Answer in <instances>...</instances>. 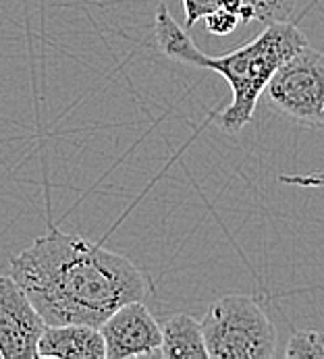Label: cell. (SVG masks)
I'll use <instances>...</instances> for the list:
<instances>
[{
  "mask_svg": "<svg viewBox=\"0 0 324 359\" xmlns=\"http://www.w3.org/2000/svg\"><path fill=\"white\" fill-rule=\"evenodd\" d=\"M304 46H308V38L295 23L276 21L269 23L264 32L245 46L222 56H208L191 42L179 62L210 69L227 79L233 100L218 116V127L224 133L239 135L254 118L256 106L274 71Z\"/></svg>",
  "mask_w": 324,
  "mask_h": 359,
  "instance_id": "7a4b0ae2",
  "label": "cell"
},
{
  "mask_svg": "<svg viewBox=\"0 0 324 359\" xmlns=\"http://www.w3.org/2000/svg\"><path fill=\"white\" fill-rule=\"evenodd\" d=\"M98 328L104 339L107 359H162L161 324L144 302L123 304Z\"/></svg>",
  "mask_w": 324,
  "mask_h": 359,
  "instance_id": "8992f818",
  "label": "cell"
},
{
  "mask_svg": "<svg viewBox=\"0 0 324 359\" xmlns=\"http://www.w3.org/2000/svg\"><path fill=\"white\" fill-rule=\"evenodd\" d=\"M224 6V0H183L185 11V27H194L198 21H202L212 11Z\"/></svg>",
  "mask_w": 324,
  "mask_h": 359,
  "instance_id": "7c38bea8",
  "label": "cell"
},
{
  "mask_svg": "<svg viewBox=\"0 0 324 359\" xmlns=\"http://www.w3.org/2000/svg\"><path fill=\"white\" fill-rule=\"evenodd\" d=\"M289 359H324V332L320 330H297L285 349Z\"/></svg>",
  "mask_w": 324,
  "mask_h": 359,
  "instance_id": "30bf717a",
  "label": "cell"
},
{
  "mask_svg": "<svg viewBox=\"0 0 324 359\" xmlns=\"http://www.w3.org/2000/svg\"><path fill=\"white\" fill-rule=\"evenodd\" d=\"M38 359H107L102 332L88 324H46Z\"/></svg>",
  "mask_w": 324,
  "mask_h": 359,
  "instance_id": "52a82bcc",
  "label": "cell"
},
{
  "mask_svg": "<svg viewBox=\"0 0 324 359\" xmlns=\"http://www.w3.org/2000/svg\"><path fill=\"white\" fill-rule=\"evenodd\" d=\"M204 23H206V29L215 36H229L237 29V25L241 23L239 15L227 6H220L212 11L210 15L204 17Z\"/></svg>",
  "mask_w": 324,
  "mask_h": 359,
  "instance_id": "8fae6325",
  "label": "cell"
},
{
  "mask_svg": "<svg viewBox=\"0 0 324 359\" xmlns=\"http://www.w3.org/2000/svg\"><path fill=\"white\" fill-rule=\"evenodd\" d=\"M11 276L46 324L98 328L123 304L148 295V283L129 257L56 226L11 259Z\"/></svg>",
  "mask_w": 324,
  "mask_h": 359,
  "instance_id": "6da1fadb",
  "label": "cell"
},
{
  "mask_svg": "<svg viewBox=\"0 0 324 359\" xmlns=\"http://www.w3.org/2000/svg\"><path fill=\"white\" fill-rule=\"evenodd\" d=\"M200 324L210 359H270L276 353V330L248 295L216 299Z\"/></svg>",
  "mask_w": 324,
  "mask_h": 359,
  "instance_id": "3957f363",
  "label": "cell"
},
{
  "mask_svg": "<svg viewBox=\"0 0 324 359\" xmlns=\"http://www.w3.org/2000/svg\"><path fill=\"white\" fill-rule=\"evenodd\" d=\"M264 100L281 116L324 129V54L304 46L270 77Z\"/></svg>",
  "mask_w": 324,
  "mask_h": 359,
  "instance_id": "277c9868",
  "label": "cell"
},
{
  "mask_svg": "<svg viewBox=\"0 0 324 359\" xmlns=\"http://www.w3.org/2000/svg\"><path fill=\"white\" fill-rule=\"evenodd\" d=\"M46 328L27 293L11 274L0 276V359H38V341Z\"/></svg>",
  "mask_w": 324,
  "mask_h": 359,
  "instance_id": "5b68a950",
  "label": "cell"
},
{
  "mask_svg": "<svg viewBox=\"0 0 324 359\" xmlns=\"http://www.w3.org/2000/svg\"><path fill=\"white\" fill-rule=\"evenodd\" d=\"M299 0H239L241 23L260 21L264 25L276 21H289Z\"/></svg>",
  "mask_w": 324,
  "mask_h": 359,
  "instance_id": "9c48e42d",
  "label": "cell"
},
{
  "mask_svg": "<svg viewBox=\"0 0 324 359\" xmlns=\"http://www.w3.org/2000/svg\"><path fill=\"white\" fill-rule=\"evenodd\" d=\"M162 359H210L204 343L202 324L187 316L177 313L161 326Z\"/></svg>",
  "mask_w": 324,
  "mask_h": 359,
  "instance_id": "ba28073f",
  "label": "cell"
}]
</instances>
